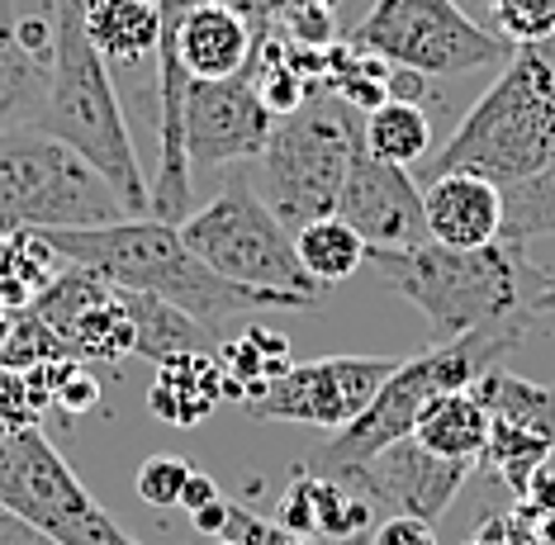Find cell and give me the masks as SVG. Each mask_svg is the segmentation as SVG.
Returning <instances> with one entry per match:
<instances>
[{
  "instance_id": "1",
  "label": "cell",
  "mask_w": 555,
  "mask_h": 545,
  "mask_svg": "<svg viewBox=\"0 0 555 545\" xmlns=\"http://www.w3.org/2000/svg\"><path fill=\"white\" fill-rule=\"evenodd\" d=\"M365 265L399 299H409L423 313L433 347L508 319H537V299L551 281V271H537L522 257V247L508 243H489L475 251L437 247V243L371 247Z\"/></svg>"
},
{
  "instance_id": "2",
  "label": "cell",
  "mask_w": 555,
  "mask_h": 545,
  "mask_svg": "<svg viewBox=\"0 0 555 545\" xmlns=\"http://www.w3.org/2000/svg\"><path fill=\"white\" fill-rule=\"evenodd\" d=\"M48 247L62 261L86 265L105 275L109 285L153 295L191 313L195 323H219L237 309H313L299 295H275V289H243L223 275H214L205 261L185 247L181 228L162 219H119L105 228H62L43 233Z\"/></svg>"
},
{
  "instance_id": "3",
  "label": "cell",
  "mask_w": 555,
  "mask_h": 545,
  "mask_svg": "<svg viewBox=\"0 0 555 545\" xmlns=\"http://www.w3.org/2000/svg\"><path fill=\"white\" fill-rule=\"evenodd\" d=\"M555 167V38L537 48H513L499 81L456 124L427 176L470 171L508 190Z\"/></svg>"
},
{
  "instance_id": "4",
  "label": "cell",
  "mask_w": 555,
  "mask_h": 545,
  "mask_svg": "<svg viewBox=\"0 0 555 545\" xmlns=\"http://www.w3.org/2000/svg\"><path fill=\"white\" fill-rule=\"evenodd\" d=\"M53 81H48V100L39 109L34 129L53 133L57 143L81 152L91 167L115 185L124 209L133 219H147V181L143 161L124 124V105L115 95L105 57L95 53L91 34H86V0H53Z\"/></svg>"
},
{
  "instance_id": "5",
  "label": "cell",
  "mask_w": 555,
  "mask_h": 545,
  "mask_svg": "<svg viewBox=\"0 0 555 545\" xmlns=\"http://www.w3.org/2000/svg\"><path fill=\"white\" fill-rule=\"evenodd\" d=\"M527 327H532V319H508L494 327H479V333H465L456 341H441V347H427L423 356L399 361V371L385 379V389L371 399V408L351 427L333 432V441L313 455V479H347L365 460H375L385 446L413 437V423H418L427 403L437 394L475 389L479 375H489L527 337Z\"/></svg>"
},
{
  "instance_id": "6",
  "label": "cell",
  "mask_w": 555,
  "mask_h": 545,
  "mask_svg": "<svg viewBox=\"0 0 555 545\" xmlns=\"http://www.w3.org/2000/svg\"><path fill=\"white\" fill-rule=\"evenodd\" d=\"M357 152H365L361 109L333 91H319L295 114L271 124L251 190L267 199V209L295 237L305 223L337 209V195H343Z\"/></svg>"
},
{
  "instance_id": "7",
  "label": "cell",
  "mask_w": 555,
  "mask_h": 545,
  "mask_svg": "<svg viewBox=\"0 0 555 545\" xmlns=\"http://www.w3.org/2000/svg\"><path fill=\"white\" fill-rule=\"evenodd\" d=\"M133 219L81 152L43 129L0 133V233H62Z\"/></svg>"
},
{
  "instance_id": "8",
  "label": "cell",
  "mask_w": 555,
  "mask_h": 545,
  "mask_svg": "<svg viewBox=\"0 0 555 545\" xmlns=\"http://www.w3.org/2000/svg\"><path fill=\"white\" fill-rule=\"evenodd\" d=\"M185 247L209 265L214 275L243 285V289H275V295H299L319 303V285L305 275L295 257L289 228L267 209V199L251 190L247 176H233L205 209H195L181 223Z\"/></svg>"
},
{
  "instance_id": "9",
  "label": "cell",
  "mask_w": 555,
  "mask_h": 545,
  "mask_svg": "<svg viewBox=\"0 0 555 545\" xmlns=\"http://www.w3.org/2000/svg\"><path fill=\"white\" fill-rule=\"evenodd\" d=\"M347 43L418 76H465L513 57V48L475 24L456 0H375Z\"/></svg>"
},
{
  "instance_id": "10",
  "label": "cell",
  "mask_w": 555,
  "mask_h": 545,
  "mask_svg": "<svg viewBox=\"0 0 555 545\" xmlns=\"http://www.w3.org/2000/svg\"><path fill=\"white\" fill-rule=\"evenodd\" d=\"M0 508L24 517L57 545H109L115 536V522L72 475L43 427L10 432V451L0 460Z\"/></svg>"
},
{
  "instance_id": "11",
  "label": "cell",
  "mask_w": 555,
  "mask_h": 545,
  "mask_svg": "<svg viewBox=\"0 0 555 545\" xmlns=\"http://www.w3.org/2000/svg\"><path fill=\"white\" fill-rule=\"evenodd\" d=\"M403 356H323L295 361L285 375H275L257 399H247V417L267 423H305L319 432H343L371 408V399L385 389V379L399 371Z\"/></svg>"
},
{
  "instance_id": "12",
  "label": "cell",
  "mask_w": 555,
  "mask_h": 545,
  "mask_svg": "<svg viewBox=\"0 0 555 545\" xmlns=\"http://www.w3.org/2000/svg\"><path fill=\"white\" fill-rule=\"evenodd\" d=\"M271 109L261 105L257 81L229 76V81H195L185 100V152L191 167H233L257 161L271 133Z\"/></svg>"
},
{
  "instance_id": "13",
  "label": "cell",
  "mask_w": 555,
  "mask_h": 545,
  "mask_svg": "<svg viewBox=\"0 0 555 545\" xmlns=\"http://www.w3.org/2000/svg\"><path fill=\"white\" fill-rule=\"evenodd\" d=\"M333 213L361 237L365 247H418V243H427L418 181L409 176V167H389V161L371 157V152H357Z\"/></svg>"
},
{
  "instance_id": "14",
  "label": "cell",
  "mask_w": 555,
  "mask_h": 545,
  "mask_svg": "<svg viewBox=\"0 0 555 545\" xmlns=\"http://www.w3.org/2000/svg\"><path fill=\"white\" fill-rule=\"evenodd\" d=\"M475 465L465 460H441V455L423 451L413 437L385 446L375 460H365L361 470H351L343 484L361 489L365 498L389 503L399 517H423V522H437L441 512L451 508V498L461 493V484L470 479Z\"/></svg>"
},
{
  "instance_id": "15",
  "label": "cell",
  "mask_w": 555,
  "mask_h": 545,
  "mask_svg": "<svg viewBox=\"0 0 555 545\" xmlns=\"http://www.w3.org/2000/svg\"><path fill=\"white\" fill-rule=\"evenodd\" d=\"M423 219H427V243L437 247H456V251L489 247L503 233V190L470 171L433 176V185L423 190Z\"/></svg>"
},
{
  "instance_id": "16",
  "label": "cell",
  "mask_w": 555,
  "mask_h": 545,
  "mask_svg": "<svg viewBox=\"0 0 555 545\" xmlns=\"http://www.w3.org/2000/svg\"><path fill=\"white\" fill-rule=\"evenodd\" d=\"M257 48V29L243 10L223 5V0H199L181 24V57L195 81H229L243 76Z\"/></svg>"
},
{
  "instance_id": "17",
  "label": "cell",
  "mask_w": 555,
  "mask_h": 545,
  "mask_svg": "<svg viewBox=\"0 0 555 545\" xmlns=\"http://www.w3.org/2000/svg\"><path fill=\"white\" fill-rule=\"evenodd\" d=\"M219 403H229V375L209 351L162 361L153 389H147V408L171 427H191L199 417H209Z\"/></svg>"
},
{
  "instance_id": "18",
  "label": "cell",
  "mask_w": 555,
  "mask_h": 545,
  "mask_svg": "<svg viewBox=\"0 0 555 545\" xmlns=\"http://www.w3.org/2000/svg\"><path fill=\"white\" fill-rule=\"evenodd\" d=\"M48 81H53V62L34 57L29 48L20 43L15 0H0V133L39 124Z\"/></svg>"
},
{
  "instance_id": "19",
  "label": "cell",
  "mask_w": 555,
  "mask_h": 545,
  "mask_svg": "<svg viewBox=\"0 0 555 545\" xmlns=\"http://www.w3.org/2000/svg\"><path fill=\"white\" fill-rule=\"evenodd\" d=\"M489 432H494V417L485 413L470 389H456V394H437L413 423V441L423 451L441 455V460H465L475 465L489 446Z\"/></svg>"
},
{
  "instance_id": "20",
  "label": "cell",
  "mask_w": 555,
  "mask_h": 545,
  "mask_svg": "<svg viewBox=\"0 0 555 545\" xmlns=\"http://www.w3.org/2000/svg\"><path fill=\"white\" fill-rule=\"evenodd\" d=\"M86 34L105 67H133V62L157 53L162 15L157 0H86Z\"/></svg>"
},
{
  "instance_id": "21",
  "label": "cell",
  "mask_w": 555,
  "mask_h": 545,
  "mask_svg": "<svg viewBox=\"0 0 555 545\" xmlns=\"http://www.w3.org/2000/svg\"><path fill=\"white\" fill-rule=\"evenodd\" d=\"M119 295L133 319V356L162 365L176 356H191V351H209L205 323H195L191 313H181L176 303L153 299V295H133V289H119Z\"/></svg>"
},
{
  "instance_id": "22",
  "label": "cell",
  "mask_w": 555,
  "mask_h": 545,
  "mask_svg": "<svg viewBox=\"0 0 555 545\" xmlns=\"http://www.w3.org/2000/svg\"><path fill=\"white\" fill-rule=\"evenodd\" d=\"M470 394L485 403V413L494 417V423H508L517 432H532L555 451V389L532 385V379L494 365L489 375H479V385Z\"/></svg>"
},
{
  "instance_id": "23",
  "label": "cell",
  "mask_w": 555,
  "mask_h": 545,
  "mask_svg": "<svg viewBox=\"0 0 555 545\" xmlns=\"http://www.w3.org/2000/svg\"><path fill=\"white\" fill-rule=\"evenodd\" d=\"M365 152L389 167H418L433 152V119L413 100H385L365 114Z\"/></svg>"
},
{
  "instance_id": "24",
  "label": "cell",
  "mask_w": 555,
  "mask_h": 545,
  "mask_svg": "<svg viewBox=\"0 0 555 545\" xmlns=\"http://www.w3.org/2000/svg\"><path fill=\"white\" fill-rule=\"evenodd\" d=\"M365 251L371 247L337 213H323V219H313L295 233V257L313 285H343L347 275H357L365 265Z\"/></svg>"
},
{
  "instance_id": "25",
  "label": "cell",
  "mask_w": 555,
  "mask_h": 545,
  "mask_svg": "<svg viewBox=\"0 0 555 545\" xmlns=\"http://www.w3.org/2000/svg\"><path fill=\"white\" fill-rule=\"evenodd\" d=\"M62 347L72 351V361H119L133 351V319L124 309L119 285L109 289L100 303L81 313L77 323L62 333Z\"/></svg>"
},
{
  "instance_id": "26",
  "label": "cell",
  "mask_w": 555,
  "mask_h": 545,
  "mask_svg": "<svg viewBox=\"0 0 555 545\" xmlns=\"http://www.w3.org/2000/svg\"><path fill=\"white\" fill-rule=\"evenodd\" d=\"M555 233V167H546L532 181H517L503 190V233L499 243L508 247H522L532 237H546Z\"/></svg>"
},
{
  "instance_id": "27",
  "label": "cell",
  "mask_w": 555,
  "mask_h": 545,
  "mask_svg": "<svg viewBox=\"0 0 555 545\" xmlns=\"http://www.w3.org/2000/svg\"><path fill=\"white\" fill-rule=\"evenodd\" d=\"M479 460H485L489 470H499L513 489H527V479L551 460V446L541 437H532V432H517V427H508V423H494L489 446H485Z\"/></svg>"
},
{
  "instance_id": "28",
  "label": "cell",
  "mask_w": 555,
  "mask_h": 545,
  "mask_svg": "<svg viewBox=\"0 0 555 545\" xmlns=\"http://www.w3.org/2000/svg\"><path fill=\"white\" fill-rule=\"evenodd\" d=\"M489 34L508 48H537L555 38V0H489Z\"/></svg>"
},
{
  "instance_id": "29",
  "label": "cell",
  "mask_w": 555,
  "mask_h": 545,
  "mask_svg": "<svg viewBox=\"0 0 555 545\" xmlns=\"http://www.w3.org/2000/svg\"><path fill=\"white\" fill-rule=\"evenodd\" d=\"M72 351L62 347V337L48 323H39L34 313H20L15 327L5 333V347H0V365L5 371H34V365L48 361H67Z\"/></svg>"
},
{
  "instance_id": "30",
  "label": "cell",
  "mask_w": 555,
  "mask_h": 545,
  "mask_svg": "<svg viewBox=\"0 0 555 545\" xmlns=\"http://www.w3.org/2000/svg\"><path fill=\"white\" fill-rule=\"evenodd\" d=\"M191 475H195V465L181 460V455H153V460L138 465L133 484L147 508H181V489Z\"/></svg>"
},
{
  "instance_id": "31",
  "label": "cell",
  "mask_w": 555,
  "mask_h": 545,
  "mask_svg": "<svg viewBox=\"0 0 555 545\" xmlns=\"http://www.w3.org/2000/svg\"><path fill=\"white\" fill-rule=\"evenodd\" d=\"M24 427H39V408L29 399L24 371L0 365V432H24Z\"/></svg>"
},
{
  "instance_id": "32",
  "label": "cell",
  "mask_w": 555,
  "mask_h": 545,
  "mask_svg": "<svg viewBox=\"0 0 555 545\" xmlns=\"http://www.w3.org/2000/svg\"><path fill=\"white\" fill-rule=\"evenodd\" d=\"M53 408H62L67 417H81V413L100 408V379L91 371H81V365H72L67 379H62L57 394H53Z\"/></svg>"
},
{
  "instance_id": "33",
  "label": "cell",
  "mask_w": 555,
  "mask_h": 545,
  "mask_svg": "<svg viewBox=\"0 0 555 545\" xmlns=\"http://www.w3.org/2000/svg\"><path fill=\"white\" fill-rule=\"evenodd\" d=\"M371 545H437V531L433 522H423V517H385L380 527H375Z\"/></svg>"
},
{
  "instance_id": "34",
  "label": "cell",
  "mask_w": 555,
  "mask_h": 545,
  "mask_svg": "<svg viewBox=\"0 0 555 545\" xmlns=\"http://www.w3.org/2000/svg\"><path fill=\"white\" fill-rule=\"evenodd\" d=\"M281 522L289 531H313V475L305 479H295L285 493V503H281Z\"/></svg>"
},
{
  "instance_id": "35",
  "label": "cell",
  "mask_w": 555,
  "mask_h": 545,
  "mask_svg": "<svg viewBox=\"0 0 555 545\" xmlns=\"http://www.w3.org/2000/svg\"><path fill=\"white\" fill-rule=\"evenodd\" d=\"M0 545H57V541H53V536H43L39 527H29L24 517H15V512L0 508Z\"/></svg>"
},
{
  "instance_id": "36",
  "label": "cell",
  "mask_w": 555,
  "mask_h": 545,
  "mask_svg": "<svg viewBox=\"0 0 555 545\" xmlns=\"http://www.w3.org/2000/svg\"><path fill=\"white\" fill-rule=\"evenodd\" d=\"M209 503H219V484H214L205 470H195L191 479H185V489H181V508L195 517L199 508H209Z\"/></svg>"
},
{
  "instance_id": "37",
  "label": "cell",
  "mask_w": 555,
  "mask_h": 545,
  "mask_svg": "<svg viewBox=\"0 0 555 545\" xmlns=\"http://www.w3.org/2000/svg\"><path fill=\"white\" fill-rule=\"evenodd\" d=\"M195 527L205 531V536H219V531H229V503H209V508H199L195 512Z\"/></svg>"
},
{
  "instance_id": "38",
  "label": "cell",
  "mask_w": 555,
  "mask_h": 545,
  "mask_svg": "<svg viewBox=\"0 0 555 545\" xmlns=\"http://www.w3.org/2000/svg\"><path fill=\"white\" fill-rule=\"evenodd\" d=\"M537 313H555V275L546 281V289H541V299H537Z\"/></svg>"
},
{
  "instance_id": "39",
  "label": "cell",
  "mask_w": 555,
  "mask_h": 545,
  "mask_svg": "<svg viewBox=\"0 0 555 545\" xmlns=\"http://www.w3.org/2000/svg\"><path fill=\"white\" fill-rule=\"evenodd\" d=\"M485 5H489V0H485Z\"/></svg>"
}]
</instances>
